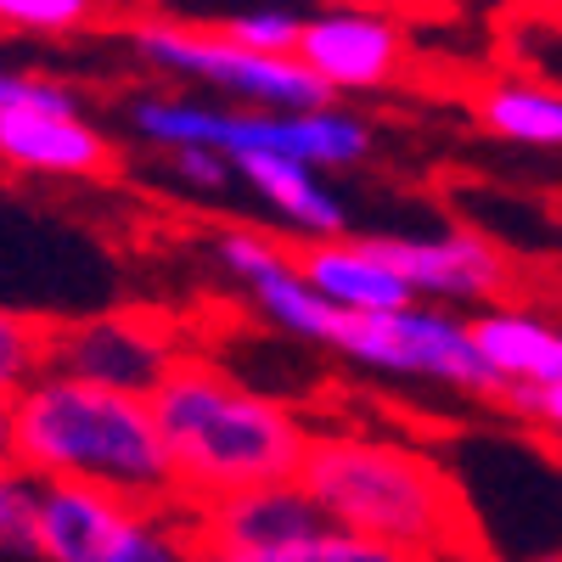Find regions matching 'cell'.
<instances>
[{
    "label": "cell",
    "mask_w": 562,
    "mask_h": 562,
    "mask_svg": "<svg viewBox=\"0 0 562 562\" xmlns=\"http://www.w3.org/2000/svg\"><path fill=\"white\" fill-rule=\"evenodd\" d=\"M378 248L400 265L416 299L450 310H484L518 293V259L501 248V237L479 225H434V231H378Z\"/></svg>",
    "instance_id": "8fae6325"
},
{
    "label": "cell",
    "mask_w": 562,
    "mask_h": 562,
    "mask_svg": "<svg viewBox=\"0 0 562 562\" xmlns=\"http://www.w3.org/2000/svg\"><path fill=\"white\" fill-rule=\"evenodd\" d=\"M203 254L225 276V288H237V299L270 326V333L293 338V344H310V349L333 344V326H338L344 310H333L304 281L293 243L270 237V231H259V225L225 220L203 237Z\"/></svg>",
    "instance_id": "ba28073f"
},
{
    "label": "cell",
    "mask_w": 562,
    "mask_h": 562,
    "mask_svg": "<svg viewBox=\"0 0 562 562\" xmlns=\"http://www.w3.org/2000/svg\"><path fill=\"white\" fill-rule=\"evenodd\" d=\"M203 562H428V557L326 524L321 535L293 540V546H270V551H203Z\"/></svg>",
    "instance_id": "ac0fdd59"
},
{
    "label": "cell",
    "mask_w": 562,
    "mask_h": 562,
    "mask_svg": "<svg viewBox=\"0 0 562 562\" xmlns=\"http://www.w3.org/2000/svg\"><path fill=\"white\" fill-rule=\"evenodd\" d=\"M192 529L203 551H270V546L321 535L326 512L299 479H288V484H259V490H237L209 506H192Z\"/></svg>",
    "instance_id": "4fadbf2b"
},
{
    "label": "cell",
    "mask_w": 562,
    "mask_h": 562,
    "mask_svg": "<svg viewBox=\"0 0 562 562\" xmlns=\"http://www.w3.org/2000/svg\"><path fill=\"white\" fill-rule=\"evenodd\" d=\"M113 18V0H0V34L68 40L90 34Z\"/></svg>",
    "instance_id": "ffe728a7"
},
{
    "label": "cell",
    "mask_w": 562,
    "mask_h": 562,
    "mask_svg": "<svg viewBox=\"0 0 562 562\" xmlns=\"http://www.w3.org/2000/svg\"><path fill=\"white\" fill-rule=\"evenodd\" d=\"M237 180L254 192V203L299 243L344 237L349 231V209L338 198L333 175H321L299 158H237Z\"/></svg>",
    "instance_id": "2e32d148"
},
{
    "label": "cell",
    "mask_w": 562,
    "mask_h": 562,
    "mask_svg": "<svg viewBox=\"0 0 562 562\" xmlns=\"http://www.w3.org/2000/svg\"><path fill=\"white\" fill-rule=\"evenodd\" d=\"M326 355H338L360 371H378V378L501 405V383L473 344V321H467V310H450V304L416 299L389 315H338Z\"/></svg>",
    "instance_id": "8992f818"
},
{
    "label": "cell",
    "mask_w": 562,
    "mask_h": 562,
    "mask_svg": "<svg viewBox=\"0 0 562 562\" xmlns=\"http://www.w3.org/2000/svg\"><path fill=\"white\" fill-rule=\"evenodd\" d=\"M473 124L495 140H512V147L562 153V85L495 74L473 90Z\"/></svg>",
    "instance_id": "e0dca14e"
},
{
    "label": "cell",
    "mask_w": 562,
    "mask_h": 562,
    "mask_svg": "<svg viewBox=\"0 0 562 562\" xmlns=\"http://www.w3.org/2000/svg\"><path fill=\"white\" fill-rule=\"evenodd\" d=\"M119 124L147 153H186L209 147L237 158H299L321 175H344L378 158V124L355 113L349 102H326L310 113H270L192 97V90H130L119 102Z\"/></svg>",
    "instance_id": "277c9868"
},
{
    "label": "cell",
    "mask_w": 562,
    "mask_h": 562,
    "mask_svg": "<svg viewBox=\"0 0 562 562\" xmlns=\"http://www.w3.org/2000/svg\"><path fill=\"white\" fill-rule=\"evenodd\" d=\"M304 18L288 0H254V7H231V12H214V18H192L203 29H220L225 40L248 45V52H270V57H299V34H304Z\"/></svg>",
    "instance_id": "d6986e66"
},
{
    "label": "cell",
    "mask_w": 562,
    "mask_h": 562,
    "mask_svg": "<svg viewBox=\"0 0 562 562\" xmlns=\"http://www.w3.org/2000/svg\"><path fill=\"white\" fill-rule=\"evenodd\" d=\"M34 562H203L192 506L45 484Z\"/></svg>",
    "instance_id": "52a82bcc"
},
{
    "label": "cell",
    "mask_w": 562,
    "mask_h": 562,
    "mask_svg": "<svg viewBox=\"0 0 562 562\" xmlns=\"http://www.w3.org/2000/svg\"><path fill=\"white\" fill-rule=\"evenodd\" d=\"M164 180L175 186L180 198H203V203H220L237 180V164H231L225 153H209V147H186V153H164L158 158Z\"/></svg>",
    "instance_id": "603a6c76"
},
{
    "label": "cell",
    "mask_w": 562,
    "mask_h": 562,
    "mask_svg": "<svg viewBox=\"0 0 562 562\" xmlns=\"http://www.w3.org/2000/svg\"><path fill=\"white\" fill-rule=\"evenodd\" d=\"M411 18L383 12V7H355L333 0L304 18L299 34V63L333 90V97H383L400 90L416 74V45H411Z\"/></svg>",
    "instance_id": "9c48e42d"
},
{
    "label": "cell",
    "mask_w": 562,
    "mask_h": 562,
    "mask_svg": "<svg viewBox=\"0 0 562 562\" xmlns=\"http://www.w3.org/2000/svg\"><path fill=\"white\" fill-rule=\"evenodd\" d=\"M299 270L310 288L344 310V315H389V310H405L416 304V288L400 276V265L378 248V237H321V243H299Z\"/></svg>",
    "instance_id": "5bb4252c"
},
{
    "label": "cell",
    "mask_w": 562,
    "mask_h": 562,
    "mask_svg": "<svg viewBox=\"0 0 562 562\" xmlns=\"http://www.w3.org/2000/svg\"><path fill=\"white\" fill-rule=\"evenodd\" d=\"M529 562H562V546H557V551H540V557H529Z\"/></svg>",
    "instance_id": "83f0119b"
},
{
    "label": "cell",
    "mask_w": 562,
    "mask_h": 562,
    "mask_svg": "<svg viewBox=\"0 0 562 562\" xmlns=\"http://www.w3.org/2000/svg\"><path fill=\"white\" fill-rule=\"evenodd\" d=\"M299 484L315 495L326 524L349 535L416 551L428 562H490L456 473L411 439L315 428Z\"/></svg>",
    "instance_id": "6da1fadb"
},
{
    "label": "cell",
    "mask_w": 562,
    "mask_h": 562,
    "mask_svg": "<svg viewBox=\"0 0 562 562\" xmlns=\"http://www.w3.org/2000/svg\"><path fill=\"white\" fill-rule=\"evenodd\" d=\"M124 40H130V57L147 74L169 85H198L214 102L270 108V113H310L338 102L299 57L248 52V45L225 40L220 29H203L192 18H135Z\"/></svg>",
    "instance_id": "5b68a950"
},
{
    "label": "cell",
    "mask_w": 562,
    "mask_h": 562,
    "mask_svg": "<svg viewBox=\"0 0 562 562\" xmlns=\"http://www.w3.org/2000/svg\"><path fill=\"white\" fill-rule=\"evenodd\" d=\"M180 355H186L180 321H169L164 310H108V315L52 321V371H68V378L102 389L153 394Z\"/></svg>",
    "instance_id": "30bf717a"
},
{
    "label": "cell",
    "mask_w": 562,
    "mask_h": 562,
    "mask_svg": "<svg viewBox=\"0 0 562 562\" xmlns=\"http://www.w3.org/2000/svg\"><path fill=\"white\" fill-rule=\"evenodd\" d=\"M467 321H473V344H479L484 366L495 371L501 394L562 383V315L501 299V304L473 310Z\"/></svg>",
    "instance_id": "9a60e30c"
},
{
    "label": "cell",
    "mask_w": 562,
    "mask_h": 562,
    "mask_svg": "<svg viewBox=\"0 0 562 562\" xmlns=\"http://www.w3.org/2000/svg\"><path fill=\"white\" fill-rule=\"evenodd\" d=\"M12 461L40 484L180 501L153 394L102 389L68 371H40L23 394H12Z\"/></svg>",
    "instance_id": "3957f363"
},
{
    "label": "cell",
    "mask_w": 562,
    "mask_h": 562,
    "mask_svg": "<svg viewBox=\"0 0 562 562\" xmlns=\"http://www.w3.org/2000/svg\"><path fill=\"white\" fill-rule=\"evenodd\" d=\"M40 371H52V321L0 304V394H23Z\"/></svg>",
    "instance_id": "44dd1931"
},
{
    "label": "cell",
    "mask_w": 562,
    "mask_h": 562,
    "mask_svg": "<svg viewBox=\"0 0 562 562\" xmlns=\"http://www.w3.org/2000/svg\"><path fill=\"white\" fill-rule=\"evenodd\" d=\"M0 169L52 186H97L119 169V147L85 113H7L0 119Z\"/></svg>",
    "instance_id": "7c38bea8"
},
{
    "label": "cell",
    "mask_w": 562,
    "mask_h": 562,
    "mask_svg": "<svg viewBox=\"0 0 562 562\" xmlns=\"http://www.w3.org/2000/svg\"><path fill=\"white\" fill-rule=\"evenodd\" d=\"M495 411L518 416L524 428H535L540 439L562 445V383H551V389H512V394H501Z\"/></svg>",
    "instance_id": "d4e9b609"
},
{
    "label": "cell",
    "mask_w": 562,
    "mask_h": 562,
    "mask_svg": "<svg viewBox=\"0 0 562 562\" xmlns=\"http://www.w3.org/2000/svg\"><path fill=\"white\" fill-rule=\"evenodd\" d=\"M40 495L45 484L18 461H0V557H29L40 546Z\"/></svg>",
    "instance_id": "7402d4cb"
},
{
    "label": "cell",
    "mask_w": 562,
    "mask_h": 562,
    "mask_svg": "<svg viewBox=\"0 0 562 562\" xmlns=\"http://www.w3.org/2000/svg\"><path fill=\"white\" fill-rule=\"evenodd\" d=\"M0 461H12V394H0Z\"/></svg>",
    "instance_id": "4316f807"
},
{
    "label": "cell",
    "mask_w": 562,
    "mask_h": 562,
    "mask_svg": "<svg viewBox=\"0 0 562 562\" xmlns=\"http://www.w3.org/2000/svg\"><path fill=\"white\" fill-rule=\"evenodd\" d=\"M7 113H85V97L63 79L0 63V119Z\"/></svg>",
    "instance_id": "cb8c5ba5"
},
{
    "label": "cell",
    "mask_w": 562,
    "mask_h": 562,
    "mask_svg": "<svg viewBox=\"0 0 562 562\" xmlns=\"http://www.w3.org/2000/svg\"><path fill=\"white\" fill-rule=\"evenodd\" d=\"M546 12H557V18H562V0H546Z\"/></svg>",
    "instance_id": "f1b7e54d"
},
{
    "label": "cell",
    "mask_w": 562,
    "mask_h": 562,
    "mask_svg": "<svg viewBox=\"0 0 562 562\" xmlns=\"http://www.w3.org/2000/svg\"><path fill=\"white\" fill-rule=\"evenodd\" d=\"M153 411L175 461L180 506H209L220 495L288 484L310 456L315 422L254 383H243L231 366L186 349L164 383L153 389Z\"/></svg>",
    "instance_id": "7a4b0ae2"
},
{
    "label": "cell",
    "mask_w": 562,
    "mask_h": 562,
    "mask_svg": "<svg viewBox=\"0 0 562 562\" xmlns=\"http://www.w3.org/2000/svg\"><path fill=\"white\" fill-rule=\"evenodd\" d=\"M355 7H383V12H400V18H434V12H450L456 0H355Z\"/></svg>",
    "instance_id": "484cf974"
}]
</instances>
